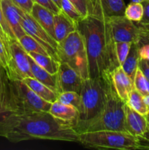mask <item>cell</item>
<instances>
[{"instance_id":"6da1fadb","label":"cell","mask_w":149,"mask_h":150,"mask_svg":"<svg viewBox=\"0 0 149 150\" xmlns=\"http://www.w3.org/2000/svg\"><path fill=\"white\" fill-rule=\"evenodd\" d=\"M76 28L84 40L89 78L109 75L119 67L115 41L110 24L102 12L100 0H94L93 10L76 22Z\"/></svg>"},{"instance_id":"7a4b0ae2","label":"cell","mask_w":149,"mask_h":150,"mask_svg":"<svg viewBox=\"0 0 149 150\" xmlns=\"http://www.w3.org/2000/svg\"><path fill=\"white\" fill-rule=\"evenodd\" d=\"M0 136L14 143L34 139L79 142L80 134L70 122L48 111H34L10 114L1 119Z\"/></svg>"},{"instance_id":"3957f363","label":"cell","mask_w":149,"mask_h":150,"mask_svg":"<svg viewBox=\"0 0 149 150\" xmlns=\"http://www.w3.org/2000/svg\"><path fill=\"white\" fill-rule=\"evenodd\" d=\"M125 104L118 97L111 79L106 100L100 112L89 121L77 125L74 129L79 134L102 130L127 132L125 127Z\"/></svg>"},{"instance_id":"277c9868","label":"cell","mask_w":149,"mask_h":150,"mask_svg":"<svg viewBox=\"0 0 149 150\" xmlns=\"http://www.w3.org/2000/svg\"><path fill=\"white\" fill-rule=\"evenodd\" d=\"M79 143L86 148L120 150L149 149V140L127 132L102 130L80 133Z\"/></svg>"},{"instance_id":"5b68a950","label":"cell","mask_w":149,"mask_h":150,"mask_svg":"<svg viewBox=\"0 0 149 150\" xmlns=\"http://www.w3.org/2000/svg\"><path fill=\"white\" fill-rule=\"evenodd\" d=\"M110 81V74L83 80L80 92L81 105L75 127L89 121L100 112L106 100Z\"/></svg>"},{"instance_id":"8992f818","label":"cell","mask_w":149,"mask_h":150,"mask_svg":"<svg viewBox=\"0 0 149 150\" xmlns=\"http://www.w3.org/2000/svg\"><path fill=\"white\" fill-rule=\"evenodd\" d=\"M58 61L74 69L83 79H89L87 52L84 40L77 30L70 33L58 43Z\"/></svg>"},{"instance_id":"52a82bcc","label":"cell","mask_w":149,"mask_h":150,"mask_svg":"<svg viewBox=\"0 0 149 150\" xmlns=\"http://www.w3.org/2000/svg\"><path fill=\"white\" fill-rule=\"evenodd\" d=\"M12 83L15 108L13 114L49 111L52 103L37 95L23 81L12 80Z\"/></svg>"},{"instance_id":"ba28073f","label":"cell","mask_w":149,"mask_h":150,"mask_svg":"<svg viewBox=\"0 0 149 150\" xmlns=\"http://www.w3.org/2000/svg\"><path fill=\"white\" fill-rule=\"evenodd\" d=\"M112 29L115 42H129L140 43L142 38L148 32L136 26L125 16L107 18Z\"/></svg>"},{"instance_id":"9c48e42d","label":"cell","mask_w":149,"mask_h":150,"mask_svg":"<svg viewBox=\"0 0 149 150\" xmlns=\"http://www.w3.org/2000/svg\"><path fill=\"white\" fill-rule=\"evenodd\" d=\"M21 26L26 34L36 40L45 48L50 57L58 61L56 54L58 42L38 23L30 13L23 11L21 16Z\"/></svg>"},{"instance_id":"30bf717a","label":"cell","mask_w":149,"mask_h":150,"mask_svg":"<svg viewBox=\"0 0 149 150\" xmlns=\"http://www.w3.org/2000/svg\"><path fill=\"white\" fill-rule=\"evenodd\" d=\"M10 75L12 80H23L28 77L34 78L31 70L29 54L19 43L14 41L10 45Z\"/></svg>"},{"instance_id":"8fae6325","label":"cell","mask_w":149,"mask_h":150,"mask_svg":"<svg viewBox=\"0 0 149 150\" xmlns=\"http://www.w3.org/2000/svg\"><path fill=\"white\" fill-rule=\"evenodd\" d=\"M57 79L58 94L63 92H75L80 94L84 80L74 69L64 62L60 63Z\"/></svg>"},{"instance_id":"7c38bea8","label":"cell","mask_w":149,"mask_h":150,"mask_svg":"<svg viewBox=\"0 0 149 150\" xmlns=\"http://www.w3.org/2000/svg\"><path fill=\"white\" fill-rule=\"evenodd\" d=\"M0 4L6 20L13 29L17 40H18L26 35V32L21 26L23 10L15 4L12 0H0Z\"/></svg>"},{"instance_id":"4fadbf2b","label":"cell","mask_w":149,"mask_h":150,"mask_svg":"<svg viewBox=\"0 0 149 150\" xmlns=\"http://www.w3.org/2000/svg\"><path fill=\"white\" fill-rule=\"evenodd\" d=\"M125 127L128 133L142 136L149 127L146 116L133 110L125 104Z\"/></svg>"},{"instance_id":"5bb4252c","label":"cell","mask_w":149,"mask_h":150,"mask_svg":"<svg viewBox=\"0 0 149 150\" xmlns=\"http://www.w3.org/2000/svg\"><path fill=\"white\" fill-rule=\"evenodd\" d=\"M110 76L112 84L118 97L126 103L130 92L134 88L132 80L124 72L121 66L116 67L110 73Z\"/></svg>"},{"instance_id":"9a60e30c","label":"cell","mask_w":149,"mask_h":150,"mask_svg":"<svg viewBox=\"0 0 149 150\" xmlns=\"http://www.w3.org/2000/svg\"><path fill=\"white\" fill-rule=\"evenodd\" d=\"M75 30H77L76 23L62 10L54 15V33L57 42L62 41Z\"/></svg>"},{"instance_id":"2e32d148","label":"cell","mask_w":149,"mask_h":150,"mask_svg":"<svg viewBox=\"0 0 149 150\" xmlns=\"http://www.w3.org/2000/svg\"><path fill=\"white\" fill-rule=\"evenodd\" d=\"M31 16L39 25L56 40L54 33V14L48 9L42 7L37 3H34Z\"/></svg>"},{"instance_id":"e0dca14e","label":"cell","mask_w":149,"mask_h":150,"mask_svg":"<svg viewBox=\"0 0 149 150\" xmlns=\"http://www.w3.org/2000/svg\"><path fill=\"white\" fill-rule=\"evenodd\" d=\"M29 60L30 63L31 70L33 75L34 78L40 81L41 83L46 85L48 87L52 89L53 91L56 92L58 95V79H57V73L56 74H51L48 73L47 70L41 67L38 65L34 60L29 55Z\"/></svg>"},{"instance_id":"ac0fdd59","label":"cell","mask_w":149,"mask_h":150,"mask_svg":"<svg viewBox=\"0 0 149 150\" xmlns=\"http://www.w3.org/2000/svg\"><path fill=\"white\" fill-rule=\"evenodd\" d=\"M48 112L59 120L73 123L74 127L79 117V111L77 108L61 103L58 100L51 104Z\"/></svg>"},{"instance_id":"d6986e66","label":"cell","mask_w":149,"mask_h":150,"mask_svg":"<svg viewBox=\"0 0 149 150\" xmlns=\"http://www.w3.org/2000/svg\"><path fill=\"white\" fill-rule=\"evenodd\" d=\"M23 81L33 92L37 95H39L40 98L45 100L48 101V102L53 103L57 100V97L58 95L54 91L50 89L49 87L45 85L44 83H41L38 80H37L34 78L28 77L24 79Z\"/></svg>"},{"instance_id":"ffe728a7","label":"cell","mask_w":149,"mask_h":150,"mask_svg":"<svg viewBox=\"0 0 149 150\" xmlns=\"http://www.w3.org/2000/svg\"><path fill=\"white\" fill-rule=\"evenodd\" d=\"M139 48H140V43H137V42L131 43L129 53L124 62L121 65L124 72L128 75L132 81H134V76L138 68V64L140 61Z\"/></svg>"},{"instance_id":"44dd1931","label":"cell","mask_w":149,"mask_h":150,"mask_svg":"<svg viewBox=\"0 0 149 150\" xmlns=\"http://www.w3.org/2000/svg\"><path fill=\"white\" fill-rule=\"evenodd\" d=\"M29 55L34 60L38 65L45 69L51 74H56L58 73L61 63L60 62L54 59L50 56L44 55L39 53L30 52L29 53Z\"/></svg>"},{"instance_id":"7402d4cb","label":"cell","mask_w":149,"mask_h":150,"mask_svg":"<svg viewBox=\"0 0 149 150\" xmlns=\"http://www.w3.org/2000/svg\"><path fill=\"white\" fill-rule=\"evenodd\" d=\"M100 4L105 17L124 16L126 5L124 0H100Z\"/></svg>"},{"instance_id":"603a6c76","label":"cell","mask_w":149,"mask_h":150,"mask_svg":"<svg viewBox=\"0 0 149 150\" xmlns=\"http://www.w3.org/2000/svg\"><path fill=\"white\" fill-rule=\"evenodd\" d=\"M126 104L133 110L144 116H147L149 112L143 100V96L134 88H133L130 92Z\"/></svg>"},{"instance_id":"cb8c5ba5","label":"cell","mask_w":149,"mask_h":150,"mask_svg":"<svg viewBox=\"0 0 149 150\" xmlns=\"http://www.w3.org/2000/svg\"><path fill=\"white\" fill-rule=\"evenodd\" d=\"M19 43L21 45L23 49L29 54L30 52H36L39 54H44V55H48L45 48L37 42L35 39H34L32 36L27 35H24L18 40ZM49 56V55H48Z\"/></svg>"},{"instance_id":"d4e9b609","label":"cell","mask_w":149,"mask_h":150,"mask_svg":"<svg viewBox=\"0 0 149 150\" xmlns=\"http://www.w3.org/2000/svg\"><path fill=\"white\" fill-rule=\"evenodd\" d=\"M0 36L9 45H10V44L14 41L18 40L13 29H11L3 14L1 4H0Z\"/></svg>"},{"instance_id":"484cf974","label":"cell","mask_w":149,"mask_h":150,"mask_svg":"<svg viewBox=\"0 0 149 150\" xmlns=\"http://www.w3.org/2000/svg\"><path fill=\"white\" fill-rule=\"evenodd\" d=\"M57 100L65 105L73 106L80 110L81 105V98L79 93L75 92H63L58 95Z\"/></svg>"},{"instance_id":"4316f807","label":"cell","mask_w":149,"mask_h":150,"mask_svg":"<svg viewBox=\"0 0 149 150\" xmlns=\"http://www.w3.org/2000/svg\"><path fill=\"white\" fill-rule=\"evenodd\" d=\"M124 16L129 20L139 23L143 16V4L140 2H130L126 7Z\"/></svg>"},{"instance_id":"83f0119b","label":"cell","mask_w":149,"mask_h":150,"mask_svg":"<svg viewBox=\"0 0 149 150\" xmlns=\"http://www.w3.org/2000/svg\"><path fill=\"white\" fill-rule=\"evenodd\" d=\"M0 65L4 67L10 77V45L0 36Z\"/></svg>"},{"instance_id":"f1b7e54d","label":"cell","mask_w":149,"mask_h":150,"mask_svg":"<svg viewBox=\"0 0 149 150\" xmlns=\"http://www.w3.org/2000/svg\"><path fill=\"white\" fill-rule=\"evenodd\" d=\"M133 84H134V89L137 92H140L143 96L148 95V81L147 80L145 75L139 67L136 71L134 81H133Z\"/></svg>"},{"instance_id":"f546056e","label":"cell","mask_w":149,"mask_h":150,"mask_svg":"<svg viewBox=\"0 0 149 150\" xmlns=\"http://www.w3.org/2000/svg\"><path fill=\"white\" fill-rule=\"evenodd\" d=\"M61 10H62L75 23L84 17L70 0H61Z\"/></svg>"},{"instance_id":"4dcf8cb0","label":"cell","mask_w":149,"mask_h":150,"mask_svg":"<svg viewBox=\"0 0 149 150\" xmlns=\"http://www.w3.org/2000/svg\"><path fill=\"white\" fill-rule=\"evenodd\" d=\"M131 45V42H115V51L120 66L127 59L129 53Z\"/></svg>"},{"instance_id":"1f68e13d","label":"cell","mask_w":149,"mask_h":150,"mask_svg":"<svg viewBox=\"0 0 149 150\" xmlns=\"http://www.w3.org/2000/svg\"><path fill=\"white\" fill-rule=\"evenodd\" d=\"M83 16L91 13L94 6V0H70Z\"/></svg>"},{"instance_id":"d6a6232c","label":"cell","mask_w":149,"mask_h":150,"mask_svg":"<svg viewBox=\"0 0 149 150\" xmlns=\"http://www.w3.org/2000/svg\"><path fill=\"white\" fill-rule=\"evenodd\" d=\"M15 4L26 13H31L34 5V0H12Z\"/></svg>"},{"instance_id":"836d02e7","label":"cell","mask_w":149,"mask_h":150,"mask_svg":"<svg viewBox=\"0 0 149 150\" xmlns=\"http://www.w3.org/2000/svg\"><path fill=\"white\" fill-rule=\"evenodd\" d=\"M34 1L35 3L40 4L41 6L45 7V8L48 9L49 10H51L54 15L58 13L61 10V9L52 0H34Z\"/></svg>"},{"instance_id":"e575fe53","label":"cell","mask_w":149,"mask_h":150,"mask_svg":"<svg viewBox=\"0 0 149 150\" xmlns=\"http://www.w3.org/2000/svg\"><path fill=\"white\" fill-rule=\"evenodd\" d=\"M143 6V16L141 21L139 22L140 25L143 26H149V0L142 2Z\"/></svg>"},{"instance_id":"d590c367","label":"cell","mask_w":149,"mask_h":150,"mask_svg":"<svg viewBox=\"0 0 149 150\" xmlns=\"http://www.w3.org/2000/svg\"><path fill=\"white\" fill-rule=\"evenodd\" d=\"M138 67L141 70L147 80L149 81V59L140 58Z\"/></svg>"},{"instance_id":"8d00e7d4","label":"cell","mask_w":149,"mask_h":150,"mask_svg":"<svg viewBox=\"0 0 149 150\" xmlns=\"http://www.w3.org/2000/svg\"><path fill=\"white\" fill-rule=\"evenodd\" d=\"M143 100H144L145 104L146 105V107H147L148 110L149 111V94L148 95L143 96Z\"/></svg>"},{"instance_id":"74e56055","label":"cell","mask_w":149,"mask_h":150,"mask_svg":"<svg viewBox=\"0 0 149 150\" xmlns=\"http://www.w3.org/2000/svg\"><path fill=\"white\" fill-rule=\"evenodd\" d=\"M53 1L54 3H55L56 4L57 6H58V7H59L60 9H61V0H52Z\"/></svg>"},{"instance_id":"f35d334b","label":"cell","mask_w":149,"mask_h":150,"mask_svg":"<svg viewBox=\"0 0 149 150\" xmlns=\"http://www.w3.org/2000/svg\"><path fill=\"white\" fill-rule=\"evenodd\" d=\"M145 1V0H131V2H140L142 3L143 1Z\"/></svg>"},{"instance_id":"ab89813d","label":"cell","mask_w":149,"mask_h":150,"mask_svg":"<svg viewBox=\"0 0 149 150\" xmlns=\"http://www.w3.org/2000/svg\"><path fill=\"white\" fill-rule=\"evenodd\" d=\"M147 116H149V112H148V114H147Z\"/></svg>"}]
</instances>
